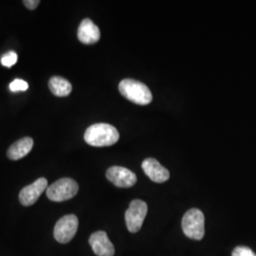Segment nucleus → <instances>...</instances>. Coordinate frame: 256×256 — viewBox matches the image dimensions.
Masks as SVG:
<instances>
[{
  "instance_id": "obj_1",
  "label": "nucleus",
  "mask_w": 256,
  "mask_h": 256,
  "mask_svg": "<svg viewBox=\"0 0 256 256\" xmlns=\"http://www.w3.org/2000/svg\"><path fill=\"white\" fill-rule=\"evenodd\" d=\"M117 128L108 124H95L86 130L84 140L95 147L110 146L119 140Z\"/></svg>"
},
{
  "instance_id": "obj_2",
  "label": "nucleus",
  "mask_w": 256,
  "mask_h": 256,
  "mask_svg": "<svg viewBox=\"0 0 256 256\" xmlns=\"http://www.w3.org/2000/svg\"><path fill=\"white\" fill-rule=\"evenodd\" d=\"M120 94L134 104L140 106L149 104L153 100V95L146 84L134 79H124L120 82Z\"/></svg>"
},
{
  "instance_id": "obj_3",
  "label": "nucleus",
  "mask_w": 256,
  "mask_h": 256,
  "mask_svg": "<svg viewBox=\"0 0 256 256\" xmlns=\"http://www.w3.org/2000/svg\"><path fill=\"white\" fill-rule=\"evenodd\" d=\"M182 227L187 238L202 240L205 234V218L203 212L198 209L187 210L183 216Z\"/></svg>"
},
{
  "instance_id": "obj_4",
  "label": "nucleus",
  "mask_w": 256,
  "mask_h": 256,
  "mask_svg": "<svg viewBox=\"0 0 256 256\" xmlns=\"http://www.w3.org/2000/svg\"><path fill=\"white\" fill-rule=\"evenodd\" d=\"M79 191L78 183L72 178H60L46 189V196L52 202H63L74 198Z\"/></svg>"
},
{
  "instance_id": "obj_5",
  "label": "nucleus",
  "mask_w": 256,
  "mask_h": 256,
  "mask_svg": "<svg viewBox=\"0 0 256 256\" xmlns=\"http://www.w3.org/2000/svg\"><path fill=\"white\" fill-rule=\"evenodd\" d=\"M148 207L144 202L140 200H134L126 212V223L130 232H138L146 220Z\"/></svg>"
},
{
  "instance_id": "obj_6",
  "label": "nucleus",
  "mask_w": 256,
  "mask_h": 256,
  "mask_svg": "<svg viewBox=\"0 0 256 256\" xmlns=\"http://www.w3.org/2000/svg\"><path fill=\"white\" fill-rule=\"evenodd\" d=\"M79 221L75 214H68L61 218L55 224L54 238L59 243L66 244L72 240L78 230Z\"/></svg>"
},
{
  "instance_id": "obj_7",
  "label": "nucleus",
  "mask_w": 256,
  "mask_h": 256,
  "mask_svg": "<svg viewBox=\"0 0 256 256\" xmlns=\"http://www.w3.org/2000/svg\"><path fill=\"white\" fill-rule=\"evenodd\" d=\"M110 182L119 188H129L137 182V176L132 171L122 166H112L106 171Z\"/></svg>"
},
{
  "instance_id": "obj_8",
  "label": "nucleus",
  "mask_w": 256,
  "mask_h": 256,
  "mask_svg": "<svg viewBox=\"0 0 256 256\" xmlns=\"http://www.w3.org/2000/svg\"><path fill=\"white\" fill-rule=\"evenodd\" d=\"M48 189V180L45 178H40L34 182L24 187L19 194L20 203L24 206L34 205L40 196Z\"/></svg>"
},
{
  "instance_id": "obj_9",
  "label": "nucleus",
  "mask_w": 256,
  "mask_h": 256,
  "mask_svg": "<svg viewBox=\"0 0 256 256\" xmlns=\"http://www.w3.org/2000/svg\"><path fill=\"white\" fill-rule=\"evenodd\" d=\"M88 242L93 252L97 256H113L115 254V248L106 232L99 230L92 234Z\"/></svg>"
},
{
  "instance_id": "obj_10",
  "label": "nucleus",
  "mask_w": 256,
  "mask_h": 256,
  "mask_svg": "<svg viewBox=\"0 0 256 256\" xmlns=\"http://www.w3.org/2000/svg\"><path fill=\"white\" fill-rule=\"evenodd\" d=\"M142 167L147 176L154 182H165L170 178L169 171L153 158H148L144 160Z\"/></svg>"
},
{
  "instance_id": "obj_11",
  "label": "nucleus",
  "mask_w": 256,
  "mask_h": 256,
  "mask_svg": "<svg viewBox=\"0 0 256 256\" xmlns=\"http://www.w3.org/2000/svg\"><path fill=\"white\" fill-rule=\"evenodd\" d=\"M78 39L82 44L92 45L97 43L101 38V32L97 25L90 19L86 18L82 20L78 28Z\"/></svg>"
},
{
  "instance_id": "obj_12",
  "label": "nucleus",
  "mask_w": 256,
  "mask_h": 256,
  "mask_svg": "<svg viewBox=\"0 0 256 256\" xmlns=\"http://www.w3.org/2000/svg\"><path fill=\"white\" fill-rule=\"evenodd\" d=\"M32 146H34V140L32 138H23L10 146L7 156L10 160H18L26 156L32 151Z\"/></svg>"
},
{
  "instance_id": "obj_13",
  "label": "nucleus",
  "mask_w": 256,
  "mask_h": 256,
  "mask_svg": "<svg viewBox=\"0 0 256 256\" xmlns=\"http://www.w3.org/2000/svg\"><path fill=\"white\" fill-rule=\"evenodd\" d=\"M48 88L52 93L57 97L68 96L72 92V84L60 76H54L50 78L48 82Z\"/></svg>"
},
{
  "instance_id": "obj_14",
  "label": "nucleus",
  "mask_w": 256,
  "mask_h": 256,
  "mask_svg": "<svg viewBox=\"0 0 256 256\" xmlns=\"http://www.w3.org/2000/svg\"><path fill=\"white\" fill-rule=\"evenodd\" d=\"M9 88L10 92H25V90H27L28 84L26 81H24L22 79H16L10 84Z\"/></svg>"
},
{
  "instance_id": "obj_15",
  "label": "nucleus",
  "mask_w": 256,
  "mask_h": 256,
  "mask_svg": "<svg viewBox=\"0 0 256 256\" xmlns=\"http://www.w3.org/2000/svg\"><path fill=\"white\" fill-rule=\"evenodd\" d=\"M18 62V54L14 52H9L8 54L3 55L1 58V64L4 66L10 68Z\"/></svg>"
},
{
  "instance_id": "obj_16",
  "label": "nucleus",
  "mask_w": 256,
  "mask_h": 256,
  "mask_svg": "<svg viewBox=\"0 0 256 256\" xmlns=\"http://www.w3.org/2000/svg\"><path fill=\"white\" fill-rule=\"evenodd\" d=\"M232 256H256V254L250 248L236 247L232 250Z\"/></svg>"
},
{
  "instance_id": "obj_17",
  "label": "nucleus",
  "mask_w": 256,
  "mask_h": 256,
  "mask_svg": "<svg viewBox=\"0 0 256 256\" xmlns=\"http://www.w3.org/2000/svg\"><path fill=\"white\" fill-rule=\"evenodd\" d=\"M23 4L27 7L28 9L34 10L36 9L38 5L40 4L39 0H24Z\"/></svg>"
}]
</instances>
